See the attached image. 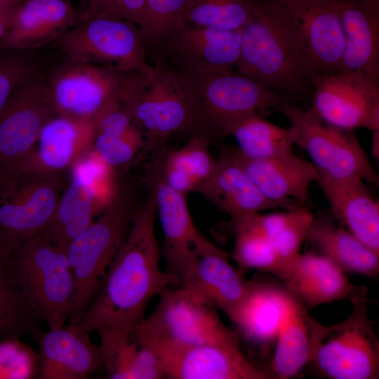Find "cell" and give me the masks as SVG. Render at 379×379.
<instances>
[{
	"label": "cell",
	"mask_w": 379,
	"mask_h": 379,
	"mask_svg": "<svg viewBox=\"0 0 379 379\" xmlns=\"http://www.w3.org/2000/svg\"><path fill=\"white\" fill-rule=\"evenodd\" d=\"M152 190L133 215L128 231L109 267L101 286L80 324L100 338H129L145 318L149 301L177 279L160 268L161 251L154 222Z\"/></svg>",
	"instance_id": "obj_1"
},
{
	"label": "cell",
	"mask_w": 379,
	"mask_h": 379,
	"mask_svg": "<svg viewBox=\"0 0 379 379\" xmlns=\"http://www.w3.org/2000/svg\"><path fill=\"white\" fill-rule=\"evenodd\" d=\"M235 70L286 101L311 100L317 74L298 25L283 4L258 0L253 18L241 29Z\"/></svg>",
	"instance_id": "obj_2"
},
{
	"label": "cell",
	"mask_w": 379,
	"mask_h": 379,
	"mask_svg": "<svg viewBox=\"0 0 379 379\" xmlns=\"http://www.w3.org/2000/svg\"><path fill=\"white\" fill-rule=\"evenodd\" d=\"M116 98L142 134L146 147H155L175 133L193 130L192 105L181 75L162 60L123 72Z\"/></svg>",
	"instance_id": "obj_3"
},
{
	"label": "cell",
	"mask_w": 379,
	"mask_h": 379,
	"mask_svg": "<svg viewBox=\"0 0 379 379\" xmlns=\"http://www.w3.org/2000/svg\"><path fill=\"white\" fill-rule=\"evenodd\" d=\"M178 72L192 105V131L210 142L225 138V128L233 119L253 112L264 117L276 112L285 100L236 70L206 74Z\"/></svg>",
	"instance_id": "obj_4"
},
{
	"label": "cell",
	"mask_w": 379,
	"mask_h": 379,
	"mask_svg": "<svg viewBox=\"0 0 379 379\" xmlns=\"http://www.w3.org/2000/svg\"><path fill=\"white\" fill-rule=\"evenodd\" d=\"M343 321L323 325L314 319L309 364L329 379H378L379 340L368 316L367 295L351 301Z\"/></svg>",
	"instance_id": "obj_5"
},
{
	"label": "cell",
	"mask_w": 379,
	"mask_h": 379,
	"mask_svg": "<svg viewBox=\"0 0 379 379\" xmlns=\"http://www.w3.org/2000/svg\"><path fill=\"white\" fill-rule=\"evenodd\" d=\"M12 273L31 306L48 328L69 319L74 281L65 250L41 234L8 255Z\"/></svg>",
	"instance_id": "obj_6"
},
{
	"label": "cell",
	"mask_w": 379,
	"mask_h": 379,
	"mask_svg": "<svg viewBox=\"0 0 379 379\" xmlns=\"http://www.w3.org/2000/svg\"><path fill=\"white\" fill-rule=\"evenodd\" d=\"M161 292L152 313L144 318L133 335L181 343H208L240 350L237 331L220 319L217 307L190 284Z\"/></svg>",
	"instance_id": "obj_7"
},
{
	"label": "cell",
	"mask_w": 379,
	"mask_h": 379,
	"mask_svg": "<svg viewBox=\"0 0 379 379\" xmlns=\"http://www.w3.org/2000/svg\"><path fill=\"white\" fill-rule=\"evenodd\" d=\"M58 113L41 62L15 87L0 112V193L15 184L39 133Z\"/></svg>",
	"instance_id": "obj_8"
},
{
	"label": "cell",
	"mask_w": 379,
	"mask_h": 379,
	"mask_svg": "<svg viewBox=\"0 0 379 379\" xmlns=\"http://www.w3.org/2000/svg\"><path fill=\"white\" fill-rule=\"evenodd\" d=\"M133 213L127 201L116 199L67 246L74 281L69 324H80L128 231Z\"/></svg>",
	"instance_id": "obj_9"
},
{
	"label": "cell",
	"mask_w": 379,
	"mask_h": 379,
	"mask_svg": "<svg viewBox=\"0 0 379 379\" xmlns=\"http://www.w3.org/2000/svg\"><path fill=\"white\" fill-rule=\"evenodd\" d=\"M48 46L66 58L122 72L149 65L140 27L104 12H87L75 26Z\"/></svg>",
	"instance_id": "obj_10"
},
{
	"label": "cell",
	"mask_w": 379,
	"mask_h": 379,
	"mask_svg": "<svg viewBox=\"0 0 379 379\" xmlns=\"http://www.w3.org/2000/svg\"><path fill=\"white\" fill-rule=\"evenodd\" d=\"M296 134L295 145L309 155L319 176L331 180L361 178L378 185L379 178L352 131L326 124L310 109L284 100L276 109Z\"/></svg>",
	"instance_id": "obj_11"
},
{
	"label": "cell",
	"mask_w": 379,
	"mask_h": 379,
	"mask_svg": "<svg viewBox=\"0 0 379 379\" xmlns=\"http://www.w3.org/2000/svg\"><path fill=\"white\" fill-rule=\"evenodd\" d=\"M63 188L62 173H34L0 194V255L44 230Z\"/></svg>",
	"instance_id": "obj_12"
},
{
	"label": "cell",
	"mask_w": 379,
	"mask_h": 379,
	"mask_svg": "<svg viewBox=\"0 0 379 379\" xmlns=\"http://www.w3.org/2000/svg\"><path fill=\"white\" fill-rule=\"evenodd\" d=\"M310 109L343 131H379V80L360 72L317 74Z\"/></svg>",
	"instance_id": "obj_13"
},
{
	"label": "cell",
	"mask_w": 379,
	"mask_h": 379,
	"mask_svg": "<svg viewBox=\"0 0 379 379\" xmlns=\"http://www.w3.org/2000/svg\"><path fill=\"white\" fill-rule=\"evenodd\" d=\"M133 336L154 350L168 378H275L269 370L248 359L241 350L215 344L181 343Z\"/></svg>",
	"instance_id": "obj_14"
},
{
	"label": "cell",
	"mask_w": 379,
	"mask_h": 379,
	"mask_svg": "<svg viewBox=\"0 0 379 379\" xmlns=\"http://www.w3.org/2000/svg\"><path fill=\"white\" fill-rule=\"evenodd\" d=\"M241 29L198 26L180 20L168 29L156 51L178 71L206 74L234 71L240 58Z\"/></svg>",
	"instance_id": "obj_15"
},
{
	"label": "cell",
	"mask_w": 379,
	"mask_h": 379,
	"mask_svg": "<svg viewBox=\"0 0 379 379\" xmlns=\"http://www.w3.org/2000/svg\"><path fill=\"white\" fill-rule=\"evenodd\" d=\"M51 98L58 114L94 119L117 97L122 72L64 57L46 70Z\"/></svg>",
	"instance_id": "obj_16"
},
{
	"label": "cell",
	"mask_w": 379,
	"mask_h": 379,
	"mask_svg": "<svg viewBox=\"0 0 379 379\" xmlns=\"http://www.w3.org/2000/svg\"><path fill=\"white\" fill-rule=\"evenodd\" d=\"M109 169L93 149L83 154L69 169V182L63 188L50 221L39 234L65 250L95 220L100 199L98 184Z\"/></svg>",
	"instance_id": "obj_17"
},
{
	"label": "cell",
	"mask_w": 379,
	"mask_h": 379,
	"mask_svg": "<svg viewBox=\"0 0 379 379\" xmlns=\"http://www.w3.org/2000/svg\"><path fill=\"white\" fill-rule=\"evenodd\" d=\"M187 279L235 323L247 298L251 280L231 264L228 253L199 230ZM182 284V283H181Z\"/></svg>",
	"instance_id": "obj_18"
},
{
	"label": "cell",
	"mask_w": 379,
	"mask_h": 379,
	"mask_svg": "<svg viewBox=\"0 0 379 379\" xmlns=\"http://www.w3.org/2000/svg\"><path fill=\"white\" fill-rule=\"evenodd\" d=\"M39 347V378L84 379L104 368L100 346L79 325L69 324L36 338Z\"/></svg>",
	"instance_id": "obj_19"
},
{
	"label": "cell",
	"mask_w": 379,
	"mask_h": 379,
	"mask_svg": "<svg viewBox=\"0 0 379 379\" xmlns=\"http://www.w3.org/2000/svg\"><path fill=\"white\" fill-rule=\"evenodd\" d=\"M95 134L94 119L55 115L42 128L20 178L34 173H62L69 170L92 148Z\"/></svg>",
	"instance_id": "obj_20"
},
{
	"label": "cell",
	"mask_w": 379,
	"mask_h": 379,
	"mask_svg": "<svg viewBox=\"0 0 379 379\" xmlns=\"http://www.w3.org/2000/svg\"><path fill=\"white\" fill-rule=\"evenodd\" d=\"M153 182L157 213L163 232L161 255L166 272L178 284L185 281L194 260V242L199 229L192 218L185 194L170 187L157 173Z\"/></svg>",
	"instance_id": "obj_21"
},
{
	"label": "cell",
	"mask_w": 379,
	"mask_h": 379,
	"mask_svg": "<svg viewBox=\"0 0 379 379\" xmlns=\"http://www.w3.org/2000/svg\"><path fill=\"white\" fill-rule=\"evenodd\" d=\"M197 192L230 216L232 228L264 211L288 209L261 193L232 152L223 153L216 159L211 175Z\"/></svg>",
	"instance_id": "obj_22"
},
{
	"label": "cell",
	"mask_w": 379,
	"mask_h": 379,
	"mask_svg": "<svg viewBox=\"0 0 379 379\" xmlns=\"http://www.w3.org/2000/svg\"><path fill=\"white\" fill-rule=\"evenodd\" d=\"M285 6L298 25L317 74L340 72L346 39L338 1Z\"/></svg>",
	"instance_id": "obj_23"
},
{
	"label": "cell",
	"mask_w": 379,
	"mask_h": 379,
	"mask_svg": "<svg viewBox=\"0 0 379 379\" xmlns=\"http://www.w3.org/2000/svg\"><path fill=\"white\" fill-rule=\"evenodd\" d=\"M81 17L68 0H24L15 9L0 48L39 50L75 26Z\"/></svg>",
	"instance_id": "obj_24"
},
{
	"label": "cell",
	"mask_w": 379,
	"mask_h": 379,
	"mask_svg": "<svg viewBox=\"0 0 379 379\" xmlns=\"http://www.w3.org/2000/svg\"><path fill=\"white\" fill-rule=\"evenodd\" d=\"M232 154L261 193L288 209L303 206L319 173L313 164L294 153L264 159H248L237 149Z\"/></svg>",
	"instance_id": "obj_25"
},
{
	"label": "cell",
	"mask_w": 379,
	"mask_h": 379,
	"mask_svg": "<svg viewBox=\"0 0 379 379\" xmlns=\"http://www.w3.org/2000/svg\"><path fill=\"white\" fill-rule=\"evenodd\" d=\"M288 291L307 309L336 300L367 295L364 286L352 284L345 272L319 253L300 255L283 281Z\"/></svg>",
	"instance_id": "obj_26"
},
{
	"label": "cell",
	"mask_w": 379,
	"mask_h": 379,
	"mask_svg": "<svg viewBox=\"0 0 379 379\" xmlns=\"http://www.w3.org/2000/svg\"><path fill=\"white\" fill-rule=\"evenodd\" d=\"M346 46L340 72L379 80V0H337Z\"/></svg>",
	"instance_id": "obj_27"
},
{
	"label": "cell",
	"mask_w": 379,
	"mask_h": 379,
	"mask_svg": "<svg viewBox=\"0 0 379 379\" xmlns=\"http://www.w3.org/2000/svg\"><path fill=\"white\" fill-rule=\"evenodd\" d=\"M364 182L361 178L331 180L319 175L316 180L335 218L379 255V204Z\"/></svg>",
	"instance_id": "obj_28"
},
{
	"label": "cell",
	"mask_w": 379,
	"mask_h": 379,
	"mask_svg": "<svg viewBox=\"0 0 379 379\" xmlns=\"http://www.w3.org/2000/svg\"><path fill=\"white\" fill-rule=\"evenodd\" d=\"M290 297L284 284L251 280L249 293L235 321L239 336L264 350L275 343Z\"/></svg>",
	"instance_id": "obj_29"
},
{
	"label": "cell",
	"mask_w": 379,
	"mask_h": 379,
	"mask_svg": "<svg viewBox=\"0 0 379 379\" xmlns=\"http://www.w3.org/2000/svg\"><path fill=\"white\" fill-rule=\"evenodd\" d=\"M307 240L319 253L345 272L376 279L379 274V255L367 247L344 226L320 217L314 221Z\"/></svg>",
	"instance_id": "obj_30"
},
{
	"label": "cell",
	"mask_w": 379,
	"mask_h": 379,
	"mask_svg": "<svg viewBox=\"0 0 379 379\" xmlns=\"http://www.w3.org/2000/svg\"><path fill=\"white\" fill-rule=\"evenodd\" d=\"M313 320L307 308L291 293L271 361L270 371L276 379L292 378L309 364Z\"/></svg>",
	"instance_id": "obj_31"
},
{
	"label": "cell",
	"mask_w": 379,
	"mask_h": 379,
	"mask_svg": "<svg viewBox=\"0 0 379 379\" xmlns=\"http://www.w3.org/2000/svg\"><path fill=\"white\" fill-rule=\"evenodd\" d=\"M224 136L235 140L237 149L244 157L264 159L293 154L296 134L291 126L280 127L253 112L231 121L225 128Z\"/></svg>",
	"instance_id": "obj_32"
},
{
	"label": "cell",
	"mask_w": 379,
	"mask_h": 379,
	"mask_svg": "<svg viewBox=\"0 0 379 379\" xmlns=\"http://www.w3.org/2000/svg\"><path fill=\"white\" fill-rule=\"evenodd\" d=\"M42 322L18 284L8 256L0 255V338H37Z\"/></svg>",
	"instance_id": "obj_33"
},
{
	"label": "cell",
	"mask_w": 379,
	"mask_h": 379,
	"mask_svg": "<svg viewBox=\"0 0 379 379\" xmlns=\"http://www.w3.org/2000/svg\"><path fill=\"white\" fill-rule=\"evenodd\" d=\"M100 348L107 378L147 379L156 368L152 350L132 335L129 338H101Z\"/></svg>",
	"instance_id": "obj_34"
},
{
	"label": "cell",
	"mask_w": 379,
	"mask_h": 379,
	"mask_svg": "<svg viewBox=\"0 0 379 379\" xmlns=\"http://www.w3.org/2000/svg\"><path fill=\"white\" fill-rule=\"evenodd\" d=\"M258 1L190 0L177 20L198 26L239 30L253 18Z\"/></svg>",
	"instance_id": "obj_35"
},
{
	"label": "cell",
	"mask_w": 379,
	"mask_h": 379,
	"mask_svg": "<svg viewBox=\"0 0 379 379\" xmlns=\"http://www.w3.org/2000/svg\"><path fill=\"white\" fill-rule=\"evenodd\" d=\"M234 232L236 239L232 258L241 270L256 269L278 277L279 260L271 241L244 229H237Z\"/></svg>",
	"instance_id": "obj_36"
},
{
	"label": "cell",
	"mask_w": 379,
	"mask_h": 379,
	"mask_svg": "<svg viewBox=\"0 0 379 379\" xmlns=\"http://www.w3.org/2000/svg\"><path fill=\"white\" fill-rule=\"evenodd\" d=\"M190 0H146L140 27L147 50L159 46Z\"/></svg>",
	"instance_id": "obj_37"
},
{
	"label": "cell",
	"mask_w": 379,
	"mask_h": 379,
	"mask_svg": "<svg viewBox=\"0 0 379 379\" xmlns=\"http://www.w3.org/2000/svg\"><path fill=\"white\" fill-rule=\"evenodd\" d=\"M145 147L143 137L138 129L128 133L96 131L93 144V151L110 168L131 161Z\"/></svg>",
	"instance_id": "obj_38"
},
{
	"label": "cell",
	"mask_w": 379,
	"mask_h": 379,
	"mask_svg": "<svg viewBox=\"0 0 379 379\" xmlns=\"http://www.w3.org/2000/svg\"><path fill=\"white\" fill-rule=\"evenodd\" d=\"M37 51L0 48V112L21 80L41 62Z\"/></svg>",
	"instance_id": "obj_39"
},
{
	"label": "cell",
	"mask_w": 379,
	"mask_h": 379,
	"mask_svg": "<svg viewBox=\"0 0 379 379\" xmlns=\"http://www.w3.org/2000/svg\"><path fill=\"white\" fill-rule=\"evenodd\" d=\"M0 345V378H34L39 377V355L20 340L4 339Z\"/></svg>",
	"instance_id": "obj_40"
},
{
	"label": "cell",
	"mask_w": 379,
	"mask_h": 379,
	"mask_svg": "<svg viewBox=\"0 0 379 379\" xmlns=\"http://www.w3.org/2000/svg\"><path fill=\"white\" fill-rule=\"evenodd\" d=\"M210 141L204 135L194 134L181 148L175 149L182 164L197 183L198 188L211 175L216 159L211 154Z\"/></svg>",
	"instance_id": "obj_41"
},
{
	"label": "cell",
	"mask_w": 379,
	"mask_h": 379,
	"mask_svg": "<svg viewBox=\"0 0 379 379\" xmlns=\"http://www.w3.org/2000/svg\"><path fill=\"white\" fill-rule=\"evenodd\" d=\"M146 0H88L87 12H104L128 20L140 28Z\"/></svg>",
	"instance_id": "obj_42"
},
{
	"label": "cell",
	"mask_w": 379,
	"mask_h": 379,
	"mask_svg": "<svg viewBox=\"0 0 379 379\" xmlns=\"http://www.w3.org/2000/svg\"><path fill=\"white\" fill-rule=\"evenodd\" d=\"M170 187L183 194L197 191V185L185 168L175 150L168 152L158 173Z\"/></svg>",
	"instance_id": "obj_43"
},
{
	"label": "cell",
	"mask_w": 379,
	"mask_h": 379,
	"mask_svg": "<svg viewBox=\"0 0 379 379\" xmlns=\"http://www.w3.org/2000/svg\"><path fill=\"white\" fill-rule=\"evenodd\" d=\"M17 7L0 12V41L8 29Z\"/></svg>",
	"instance_id": "obj_44"
},
{
	"label": "cell",
	"mask_w": 379,
	"mask_h": 379,
	"mask_svg": "<svg viewBox=\"0 0 379 379\" xmlns=\"http://www.w3.org/2000/svg\"><path fill=\"white\" fill-rule=\"evenodd\" d=\"M372 153L376 159L379 157V131H372Z\"/></svg>",
	"instance_id": "obj_45"
},
{
	"label": "cell",
	"mask_w": 379,
	"mask_h": 379,
	"mask_svg": "<svg viewBox=\"0 0 379 379\" xmlns=\"http://www.w3.org/2000/svg\"><path fill=\"white\" fill-rule=\"evenodd\" d=\"M24 0H0V12L18 6Z\"/></svg>",
	"instance_id": "obj_46"
},
{
	"label": "cell",
	"mask_w": 379,
	"mask_h": 379,
	"mask_svg": "<svg viewBox=\"0 0 379 379\" xmlns=\"http://www.w3.org/2000/svg\"><path fill=\"white\" fill-rule=\"evenodd\" d=\"M276 1L284 6H290V5H294V4H304V3H310L312 1H317L319 0H274Z\"/></svg>",
	"instance_id": "obj_47"
}]
</instances>
